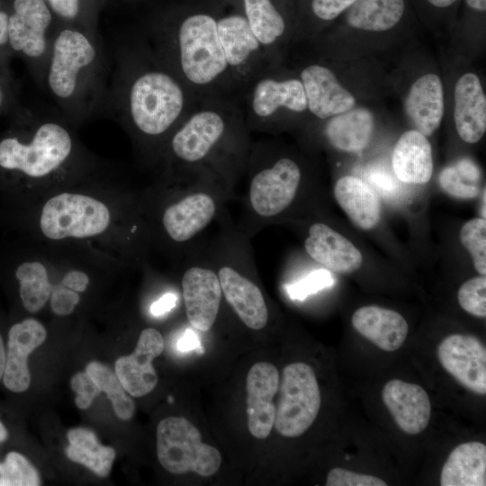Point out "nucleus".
<instances>
[{"instance_id": "26", "label": "nucleus", "mask_w": 486, "mask_h": 486, "mask_svg": "<svg viewBox=\"0 0 486 486\" xmlns=\"http://www.w3.org/2000/svg\"><path fill=\"white\" fill-rule=\"evenodd\" d=\"M392 166L394 175L402 183H428L433 174V158L427 137L417 130L404 132L394 147Z\"/></svg>"}, {"instance_id": "2", "label": "nucleus", "mask_w": 486, "mask_h": 486, "mask_svg": "<svg viewBox=\"0 0 486 486\" xmlns=\"http://www.w3.org/2000/svg\"><path fill=\"white\" fill-rule=\"evenodd\" d=\"M43 87L72 122L103 111L108 86L100 39L76 26L56 31Z\"/></svg>"}, {"instance_id": "11", "label": "nucleus", "mask_w": 486, "mask_h": 486, "mask_svg": "<svg viewBox=\"0 0 486 486\" xmlns=\"http://www.w3.org/2000/svg\"><path fill=\"white\" fill-rule=\"evenodd\" d=\"M217 29L233 86L242 95L253 78L274 64L242 13L218 16Z\"/></svg>"}, {"instance_id": "47", "label": "nucleus", "mask_w": 486, "mask_h": 486, "mask_svg": "<svg viewBox=\"0 0 486 486\" xmlns=\"http://www.w3.org/2000/svg\"><path fill=\"white\" fill-rule=\"evenodd\" d=\"M176 296L168 292L152 303L150 312L154 316H161L172 310L176 304Z\"/></svg>"}, {"instance_id": "20", "label": "nucleus", "mask_w": 486, "mask_h": 486, "mask_svg": "<svg viewBox=\"0 0 486 486\" xmlns=\"http://www.w3.org/2000/svg\"><path fill=\"white\" fill-rule=\"evenodd\" d=\"M304 247L308 255L328 270L348 274L360 268V250L346 237L320 222L312 224Z\"/></svg>"}, {"instance_id": "36", "label": "nucleus", "mask_w": 486, "mask_h": 486, "mask_svg": "<svg viewBox=\"0 0 486 486\" xmlns=\"http://www.w3.org/2000/svg\"><path fill=\"white\" fill-rule=\"evenodd\" d=\"M37 470L22 454L10 452L0 463V486H38Z\"/></svg>"}, {"instance_id": "15", "label": "nucleus", "mask_w": 486, "mask_h": 486, "mask_svg": "<svg viewBox=\"0 0 486 486\" xmlns=\"http://www.w3.org/2000/svg\"><path fill=\"white\" fill-rule=\"evenodd\" d=\"M279 382L278 370L270 363H256L248 371L246 381L248 428L256 438H266L274 427L273 399L278 392Z\"/></svg>"}, {"instance_id": "5", "label": "nucleus", "mask_w": 486, "mask_h": 486, "mask_svg": "<svg viewBox=\"0 0 486 486\" xmlns=\"http://www.w3.org/2000/svg\"><path fill=\"white\" fill-rule=\"evenodd\" d=\"M35 117L28 141L9 137L0 141V166L17 170L32 178L54 174L67 164L75 144L70 130L61 121Z\"/></svg>"}, {"instance_id": "52", "label": "nucleus", "mask_w": 486, "mask_h": 486, "mask_svg": "<svg viewBox=\"0 0 486 486\" xmlns=\"http://www.w3.org/2000/svg\"><path fill=\"white\" fill-rule=\"evenodd\" d=\"M428 1L431 4H433V5L436 6V7L445 8V7L450 6L451 4H453L457 0H428Z\"/></svg>"}, {"instance_id": "3", "label": "nucleus", "mask_w": 486, "mask_h": 486, "mask_svg": "<svg viewBox=\"0 0 486 486\" xmlns=\"http://www.w3.org/2000/svg\"><path fill=\"white\" fill-rule=\"evenodd\" d=\"M148 44L200 100H236L238 94L218 34L217 16L203 12L188 14L174 28L149 39Z\"/></svg>"}, {"instance_id": "40", "label": "nucleus", "mask_w": 486, "mask_h": 486, "mask_svg": "<svg viewBox=\"0 0 486 486\" xmlns=\"http://www.w3.org/2000/svg\"><path fill=\"white\" fill-rule=\"evenodd\" d=\"M327 486H386L387 483L374 475L357 473L346 469L336 467L327 476Z\"/></svg>"}, {"instance_id": "42", "label": "nucleus", "mask_w": 486, "mask_h": 486, "mask_svg": "<svg viewBox=\"0 0 486 486\" xmlns=\"http://www.w3.org/2000/svg\"><path fill=\"white\" fill-rule=\"evenodd\" d=\"M50 298L51 310L58 316L70 315L80 301L77 292L60 284L53 287Z\"/></svg>"}, {"instance_id": "4", "label": "nucleus", "mask_w": 486, "mask_h": 486, "mask_svg": "<svg viewBox=\"0 0 486 486\" xmlns=\"http://www.w3.org/2000/svg\"><path fill=\"white\" fill-rule=\"evenodd\" d=\"M243 109L235 99H202L169 136L174 158L188 165L203 162L227 140L239 136L245 125Z\"/></svg>"}, {"instance_id": "48", "label": "nucleus", "mask_w": 486, "mask_h": 486, "mask_svg": "<svg viewBox=\"0 0 486 486\" xmlns=\"http://www.w3.org/2000/svg\"><path fill=\"white\" fill-rule=\"evenodd\" d=\"M200 346L198 337L194 332L188 329L177 340L176 347L180 352H189Z\"/></svg>"}, {"instance_id": "19", "label": "nucleus", "mask_w": 486, "mask_h": 486, "mask_svg": "<svg viewBox=\"0 0 486 486\" xmlns=\"http://www.w3.org/2000/svg\"><path fill=\"white\" fill-rule=\"evenodd\" d=\"M382 398L395 423L404 433L417 435L428 427L431 402L421 386L398 379L391 380L383 386Z\"/></svg>"}, {"instance_id": "1", "label": "nucleus", "mask_w": 486, "mask_h": 486, "mask_svg": "<svg viewBox=\"0 0 486 486\" xmlns=\"http://www.w3.org/2000/svg\"><path fill=\"white\" fill-rule=\"evenodd\" d=\"M199 102L148 43H137L120 53L104 109L140 136L155 140L169 137Z\"/></svg>"}, {"instance_id": "46", "label": "nucleus", "mask_w": 486, "mask_h": 486, "mask_svg": "<svg viewBox=\"0 0 486 486\" xmlns=\"http://www.w3.org/2000/svg\"><path fill=\"white\" fill-rule=\"evenodd\" d=\"M89 284L88 275L79 270H72L65 274L60 284L77 292H83L86 290Z\"/></svg>"}, {"instance_id": "16", "label": "nucleus", "mask_w": 486, "mask_h": 486, "mask_svg": "<svg viewBox=\"0 0 486 486\" xmlns=\"http://www.w3.org/2000/svg\"><path fill=\"white\" fill-rule=\"evenodd\" d=\"M183 297L189 323L199 331H208L217 318L221 287L218 275L209 268L193 266L182 278Z\"/></svg>"}, {"instance_id": "14", "label": "nucleus", "mask_w": 486, "mask_h": 486, "mask_svg": "<svg viewBox=\"0 0 486 486\" xmlns=\"http://www.w3.org/2000/svg\"><path fill=\"white\" fill-rule=\"evenodd\" d=\"M164 346L160 332L148 328L141 331L134 351L117 359L115 373L130 396L142 397L155 389L158 375L152 362Z\"/></svg>"}, {"instance_id": "10", "label": "nucleus", "mask_w": 486, "mask_h": 486, "mask_svg": "<svg viewBox=\"0 0 486 486\" xmlns=\"http://www.w3.org/2000/svg\"><path fill=\"white\" fill-rule=\"evenodd\" d=\"M14 10L8 20V45L31 62L34 76L43 87L55 33H50L51 10L45 0H14Z\"/></svg>"}, {"instance_id": "27", "label": "nucleus", "mask_w": 486, "mask_h": 486, "mask_svg": "<svg viewBox=\"0 0 486 486\" xmlns=\"http://www.w3.org/2000/svg\"><path fill=\"white\" fill-rule=\"evenodd\" d=\"M242 14L262 45L269 60L279 64L288 25L273 0H241Z\"/></svg>"}, {"instance_id": "45", "label": "nucleus", "mask_w": 486, "mask_h": 486, "mask_svg": "<svg viewBox=\"0 0 486 486\" xmlns=\"http://www.w3.org/2000/svg\"><path fill=\"white\" fill-rule=\"evenodd\" d=\"M50 9L67 21H76L81 13L82 0H47Z\"/></svg>"}, {"instance_id": "44", "label": "nucleus", "mask_w": 486, "mask_h": 486, "mask_svg": "<svg viewBox=\"0 0 486 486\" xmlns=\"http://www.w3.org/2000/svg\"><path fill=\"white\" fill-rule=\"evenodd\" d=\"M366 179L385 194L395 193L400 182L394 173L381 165L370 167L366 173Z\"/></svg>"}, {"instance_id": "6", "label": "nucleus", "mask_w": 486, "mask_h": 486, "mask_svg": "<svg viewBox=\"0 0 486 486\" xmlns=\"http://www.w3.org/2000/svg\"><path fill=\"white\" fill-rule=\"evenodd\" d=\"M246 123L252 128L271 129L289 114L308 111L303 85L295 76L284 73L279 64L256 75L244 90Z\"/></svg>"}, {"instance_id": "41", "label": "nucleus", "mask_w": 486, "mask_h": 486, "mask_svg": "<svg viewBox=\"0 0 486 486\" xmlns=\"http://www.w3.org/2000/svg\"><path fill=\"white\" fill-rule=\"evenodd\" d=\"M72 390L76 392V406L81 410L87 409L94 399L101 392L98 386L86 372L76 374L70 382Z\"/></svg>"}, {"instance_id": "22", "label": "nucleus", "mask_w": 486, "mask_h": 486, "mask_svg": "<svg viewBox=\"0 0 486 486\" xmlns=\"http://www.w3.org/2000/svg\"><path fill=\"white\" fill-rule=\"evenodd\" d=\"M454 118L459 137L476 143L486 131V97L479 77L466 73L454 86Z\"/></svg>"}, {"instance_id": "18", "label": "nucleus", "mask_w": 486, "mask_h": 486, "mask_svg": "<svg viewBox=\"0 0 486 486\" xmlns=\"http://www.w3.org/2000/svg\"><path fill=\"white\" fill-rule=\"evenodd\" d=\"M44 326L35 319L13 325L8 333L7 352L3 374L4 386L14 392L26 391L31 383L28 356L46 339Z\"/></svg>"}, {"instance_id": "37", "label": "nucleus", "mask_w": 486, "mask_h": 486, "mask_svg": "<svg viewBox=\"0 0 486 486\" xmlns=\"http://www.w3.org/2000/svg\"><path fill=\"white\" fill-rule=\"evenodd\" d=\"M463 246L472 257L474 268L482 275L486 274V220L474 218L466 221L460 231Z\"/></svg>"}, {"instance_id": "49", "label": "nucleus", "mask_w": 486, "mask_h": 486, "mask_svg": "<svg viewBox=\"0 0 486 486\" xmlns=\"http://www.w3.org/2000/svg\"><path fill=\"white\" fill-rule=\"evenodd\" d=\"M8 20L9 15L0 10V46L8 45Z\"/></svg>"}, {"instance_id": "8", "label": "nucleus", "mask_w": 486, "mask_h": 486, "mask_svg": "<svg viewBox=\"0 0 486 486\" xmlns=\"http://www.w3.org/2000/svg\"><path fill=\"white\" fill-rule=\"evenodd\" d=\"M110 222L111 212L104 202L73 193H61L48 200L40 218L41 232L52 240L97 236Z\"/></svg>"}, {"instance_id": "24", "label": "nucleus", "mask_w": 486, "mask_h": 486, "mask_svg": "<svg viewBox=\"0 0 486 486\" xmlns=\"http://www.w3.org/2000/svg\"><path fill=\"white\" fill-rule=\"evenodd\" d=\"M215 212V202L209 194H191L165 210L162 224L173 240L184 242L202 230Z\"/></svg>"}, {"instance_id": "13", "label": "nucleus", "mask_w": 486, "mask_h": 486, "mask_svg": "<svg viewBox=\"0 0 486 486\" xmlns=\"http://www.w3.org/2000/svg\"><path fill=\"white\" fill-rule=\"evenodd\" d=\"M437 358L465 389L486 394V348L478 338L464 334L445 338L437 346Z\"/></svg>"}, {"instance_id": "12", "label": "nucleus", "mask_w": 486, "mask_h": 486, "mask_svg": "<svg viewBox=\"0 0 486 486\" xmlns=\"http://www.w3.org/2000/svg\"><path fill=\"white\" fill-rule=\"evenodd\" d=\"M302 179L298 164L280 158L258 170L250 182L249 201L252 209L262 217L281 213L293 201Z\"/></svg>"}, {"instance_id": "21", "label": "nucleus", "mask_w": 486, "mask_h": 486, "mask_svg": "<svg viewBox=\"0 0 486 486\" xmlns=\"http://www.w3.org/2000/svg\"><path fill=\"white\" fill-rule=\"evenodd\" d=\"M221 292L240 320L249 328L259 330L268 320V310L259 287L231 266L218 273Z\"/></svg>"}, {"instance_id": "43", "label": "nucleus", "mask_w": 486, "mask_h": 486, "mask_svg": "<svg viewBox=\"0 0 486 486\" xmlns=\"http://www.w3.org/2000/svg\"><path fill=\"white\" fill-rule=\"evenodd\" d=\"M356 0H311L312 14L321 21H331L348 9Z\"/></svg>"}, {"instance_id": "38", "label": "nucleus", "mask_w": 486, "mask_h": 486, "mask_svg": "<svg viewBox=\"0 0 486 486\" xmlns=\"http://www.w3.org/2000/svg\"><path fill=\"white\" fill-rule=\"evenodd\" d=\"M457 298L460 306L468 313L486 317V278L474 277L464 282L459 288Z\"/></svg>"}, {"instance_id": "54", "label": "nucleus", "mask_w": 486, "mask_h": 486, "mask_svg": "<svg viewBox=\"0 0 486 486\" xmlns=\"http://www.w3.org/2000/svg\"><path fill=\"white\" fill-rule=\"evenodd\" d=\"M4 92L3 88H2V86H0V108L4 104Z\"/></svg>"}, {"instance_id": "31", "label": "nucleus", "mask_w": 486, "mask_h": 486, "mask_svg": "<svg viewBox=\"0 0 486 486\" xmlns=\"http://www.w3.org/2000/svg\"><path fill=\"white\" fill-rule=\"evenodd\" d=\"M68 446L67 456L80 464L100 477L109 475L115 451L112 447L102 446L94 431L86 428H75L68 432Z\"/></svg>"}, {"instance_id": "33", "label": "nucleus", "mask_w": 486, "mask_h": 486, "mask_svg": "<svg viewBox=\"0 0 486 486\" xmlns=\"http://www.w3.org/2000/svg\"><path fill=\"white\" fill-rule=\"evenodd\" d=\"M15 276L20 284L23 307L32 313L40 310L54 287L49 281L44 265L38 261L22 263L17 267Z\"/></svg>"}, {"instance_id": "7", "label": "nucleus", "mask_w": 486, "mask_h": 486, "mask_svg": "<svg viewBox=\"0 0 486 486\" xmlns=\"http://www.w3.org/2000/svg\"><path fill=\"white\" fill-rule=\"evenodd\" d=\"M157 454L162 467L172 474L194 472L208 477L221 464L220 452L203 443L199 429L183 417H168L158 423Z\"/></svg>"}, {"instance_id": "51", "label": "nucleus", "mask_w": 486, "mask_h": 486, "mask_svg": "<svg viewBox=\"0 0 486 486\" xmlns=\"http://www.w3.org/2000/svg\"><path fill=\"white\" fill-rule=\"evenodd\" d=\"M5 364V351L2 337L0 335V381L3 378Z\"/></svg>"}, {"instance_id": "9", "label": "nucleus", "mask_w": 486, "mask_h": 486, "mask_svg": "<svg viewBox=\"0 0 486 486\" xmlns=\"http://www.w3.org/2000/svg\"><path fill=\"white\" fill-rule=\"evenodd\" d=\"M278 390L274 426L281 436L297 437L312 425L320 408V391L312 367L302 362L286 365Z\"/></svg>"}, {"instance_id": "30", "label": "nucleus", "mask_w": 486, "mask_h": 486, "mask_svg": "<svg viewBox=\"0 0 486 486\" xmlns=\"http://www.w3.org/2000/svg\"><path fill=\"white\" fill-rule=\"evenodd\" d=\"M374 127L372 112L365 108H352L328 118L324 135L335 148L357 152L369 143Z\"/></svg>"}, {"instance_id": "32", "label": "nucleus", "mask_w": 486, "mask_h": 486, "mask_svg": "<svg viewBox=\"0 0 486 486\" xmlns=\"http://www.w3.org/2000/svg\"><path fill=\"white\" fill-rule=\"evenodd\" d=\"M404 0H356L346 14L347 23L356 29L383 32L401 19Z\"/></svg>"}, {"instance_id": "28", "label": "nucleus", "mask_w": 486, "mask_h": 486, "mask_svg": "<svg viewBox=\"0 0 486 486\" xmlns=\"http://www.w3.org/2000/svg\"><path fill=\"white\" fill-rule=\"evenodd\" d=\"M334 196L351 221L359 229L369 230L380 222V198L362 179L351 176L339 178L334 186Z\"/></svg>"}, {"instance_id": "39", "label": "nucleus", "mask_w": 486, "mask_h": 486, "mask_svg": "<svg viewBox=\"0 0 486 486\" xmlns=\"http://www.w3.org/2000/svg\"><path fill=\"white\" fill-rule=\"evenodd\" d=\"M333 283V276L328 269H318L310 272L300 281L288 285L287 292L292 299L302 301L310 294L330 287Z\"/></svg>"}, {"instance_id": "17", "label": "nucleus", "mask_w": 486, "mask_h": 486, "mask_svg": "<svg viewBox=\"0 0 486 486\" xmlns=\"http://www.w3.org/2000/svg\"><path fill=\"white\" fill-rule=\"evenodd\" d=\"M308 112L325 120L354 108V95L344 88L334 72L320 64H310L300 72Z\"/></svg>"}, {"instance_id": "34", "label": "nucleus", "mask_w": 486, "mask_h": 486, "mask_svg": "<svg viewBox=\"0 0 486 486\" xmlns=\"http://www.w3.org/2000/svg\"><path fill=\"white\" fill-rule=\"evenodd\" d=\"M441 189L448 195L458 199H472L481 193L482 172L470 158L459 159L445 167L439 176Z\"/></svg>"}, {"instance_id": "29", "label": "nucleus", "mask_w": 486, "mask_h": 486, "mask_svg": "<svg viewBox=\"0 0 486 486\" xmlns=\"http://www.w3.org/2000/svg\"><path fill=\"white\" fill-rule=\"evenodd\" d=\"M441 486H485L486 446L471 441L457 446L445 462Z\"/></svg>"}, {"instance_id": "23", "label": "nucleus", "mask_w": 486, "mask_h": 486, "mask_svg": "<svg viewBox=\"0 0 486 486\" xmlns=\"http://www.w3.org/2000/svg\"><path fill=\"white\" fill-rule=\"evenodd\" d=\"M351 322L360 335L387 352L399 349L409 332V325L401 314L376 305L356 310Z\"/></svg>"}, {"instance_id": "25", "label": "nucleus", "mask_w": 486, "mask_h": 486, "mask_svg": "<svg viewBox=\"0 0 486 486\" xmlns=\"http://www.w3.org/2000/svg\"><path fill=\"white\" fill-rule=\"evenodd\" d=\"M405 110L417 130L426 137L438 129L444 114V92L437 75L427 74L413 83Z\"/></svg>"}, {"instance_id": "35", "label": "nucleus", "mask_w": 486, "mask_h": 486, "mask_svg": "<svg viewBox=\"0 0 486 486\" xmlns=\"http://www.w3.org/2000/svg\"><path fill=\"white\" fill-rule=\"evenodd\" d=\"M86 372L99 390L106 393L116 416L122 420L130 419L135 412V403L123 388L116 373L96 361L89 363L86 367Z\"/></svg>"}, {"instance_id": "50", "label": "nucleus", "mask_w": 486, "mask_h": 486, "mask_svg": "<svg viewBox=\"0 0 486 486\" xmlns=\"http://www.w3.org/2000/svg\"><path fill=\"white\" fill-rule=\"evenodd\" d=\"M467 5L474 10L484 12L486 10V0H465Z\"/></svg>"}, {"instance_id": "53", "label": "nucleus", "mask_w": 486, "mask_h": 486, "mask_svg": "<svg viewBox=\"0 0 486 486\" xmlns=\"http://www.w3.org/2000/svg\"><path fill=\"white\" fill-rule=\"evenodd\" d=\"M8 437V432L4 426V424L0 421V443L4 442Z\"/></svg>"}]
</instances>
